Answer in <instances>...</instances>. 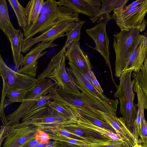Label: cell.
Wrapping results in <instances>:
<instances>
[{"label": "cell", "mask_w": 147, "mask_h": 147, "mask_svg": "<svg viewBox=\"0 0 147 147\" xmlns=\"http://www.w3.org/2000/svg\"><path fill=\"white\" fill-rule=\"evenodd\" d=\"M50 100H56L105 121L100 111L112 117H117L96 98L84 92L79 94L68 92L60 87L53 89L48 94Z\"/></svg>", "instance_id": "6da1fadb"}, {"label": "cell", "mask_w": 147, "mask_h": 147, "mask_svg": "<svg viewBox=\"0 0 147 147\" xmlns=\"http://www.w3.org/2000/svg\"><path fill=\"white\" fill-rule=\"evenodd\" d=\"M0 74L3 82L0 105V116L4 126L8 121L4 111V104L8 92L12 90L26 91L33 87L37 81L34 77L15 71L5 64L1 55L0 57Z\"/></svg>", "instance_id": "7a4b0ae2"}, {"label": "cell", "mask_w": 147, "mask_h": 147, "mask_svg": "<svg viewBox=\"0 0 147 147\" xmlns=\"http://www.w3.org/2000/svg\"><path fill=\"white\" fill-rule=\"evenodd\" d=\"M131 70L123 72L114 96L119 100V113L124 119L126 125L131 131L136 119L137 111L134 103L135 94L133 91L134 80H131Z\"/></svg>", "instance_id": "3957f363"}, {"label": "cell", "mask_w": 147, "mask_h": 147, "mask_svg": "<svg viewBox=\"0 0 147 147\" xmlns=\"http://www.w3.org/2000/svg\"><path fill=\"white\" fill-rule=\"evenodd\" d=\"M57 87L58 86L49 78L37 80L33 87L26 91L20 106L6 117L8 121L7 126L11 127L19 124L23 115L37 103L39 98L47 95Z\"/></svg>", "instance_id": "277c9868"}, {"label": "cell", "mask_w": 147, "mask_h": 147, "mask_svg": "<svg viewBox=\"0 0 147 147\" xmlns=\"http://www.w3.org/2000/svg\"><path fill=\"white\" fill-rule=\"evenodd\" d=\"M140 30L134 28L121 30L113 35V48L115 54V76L120 78L131 51L134 42L140 34Z\"/></svg>", "instance_id": "5b68a950"}, {"label": "cell", "mask_w": 147, "mask_h": 147, "mask_svg": "<svg viewBox=\"0 0 147 147\" xmlns=\"http://www.w3.org/2000/svg\"><path fill=\"white\" fill-rule=\"evenodd\" d=\"M113 12L112 18L121 30L134 28L139 29L140 32L145 30L147 22L144 19L147 13V0L136 7L127 9L123 8Z\"/></svg>", "instance_id": "8992f818"}, {"label": "cell", "mask_w": 147, "mask_h": 147, "mask_svg": "<svg viewBox=\"0 0 147 147\" xmlns=\"http://www.w3.org/2000/svg\"><path fill=\"white\" fill-rule=\"evenodd\" d=\"M79 14L74 12L69 17L59 22L40 35L23 41L22 52L27 53L34 44L38 42L54 41L58 38L67 36V33L80 20Z\"/></svg>", "instance_id": "52a82bcc"}, {"label": "cell", "mask_w": 147, "mask_h": 147, "mask_svg": "<svg viewBox=\"0 0 147 147\" xmlns=\"http://www.w3.org/2000/svg\"><path fill=\"white\" fill-rule=\"evenodd\" d=\"M69 119L64 115L49 107L39 112L30 119L22 122L13 126L15 128H20L32 125L37 129L50 133L57 127H61Z\"/></svg>", "instance_id": "ba28073f"}, {"label": "cell", "mask_w": 147, "mask_h": 147, "mask_svg": "<svg viewBox=\"0 0 147 147\" xmlns=\"http://www.w3.org/2000/svg\"><path fill=\"white\" fill-rule=\"evenodd\" d=\"M111 16H103L99 18L96 25L92 28L87 29L86 31L95 43L96 46L93 48L99 52L105 59L109 68L111 79L117 89L118 86L113 78L110 60L109 39L106 30L108 22L112 19Z\"/></svg>", "instance_id": "9c48e42d"}, {"label": "cell", "mask_w": 147, "mask_h": 147, "mask_svg": "<svg viewBox=\"0 0 147 147\" xmlns=\"http://www.w3.org/2000/svg\"><path fill=\"white\" fill-rule=\"evenodd\" d=\"M69 67L67 68L69 75L84 91L94 96L112 113L117 115L119 101L118 99H111L100 93L92 84L87 77L80 71L72 63L69 62Z\"/></svg>", "instance_id": "30bf717a"}, {"label": "cell", "mask_w": 147, "mask_h": 147, "mask_svg": "<svg viewBox=\"0 0 147 147\" xmlns=\"http://www.w3.org/2000/svg\"><path fill=\"white\" fill-rule=\"evenodd\" d=\"M60 6V11L58 13L40 14L36 21L24 32L23 41L33 37L38 32L41 34L43 33L59 22L67 18L75 12L65 7Z\"/></svg>", "instance_id": "8fae6325"}, {"label": "cell", "mask_w": 147, "mask_h": 147, "mask_svg": "<svg viewBox=\"0 0 147 147\" xmlns=\"http://www.w3.org/2000/svg\"><path fill=\"white\" fill-rule=\"evenodd\" d=\"M54 41H42L31 49L24 57L23 67L19 70L18 72L32 77L36 76L38 68L37 60L47 53V51L42 53L44 50L58 46L57 45L53 43Z\"/></svg>", "instance_id": "7c38bea8"}, {"label": "cell", "mask_w": 147, "mask_h": 147, "mask_svg": "<svg viewBox=\"0 0 147 147\" xmlns=\"http://www.w3.org/2000/svg\"><path fill=\"white\" fill-rule=\"evenodd\" d=\"M7 127L8 133L4 141L3 147H22L35 139L37 129L33 125H28L20 128Z\"/></svg>", "instance_id": "4fadbf2b"}, {"label": "cell", "mask_w": 147, "mask_h": 147, "mask_svg": "<svg viewBox=\"0 0 147 147\" xmlns=\"http://www.w3.org/2000/svg\"><path fill=\"white\" fill-rule=\"evenodd\" d=\"M65 52L59 65L46 78L53 81L59 87L72 93L80 94L84 91L75 83L68 73L65 67Z\"/></svg>", "instance_id": "5bb4252c"}, {"label": "cell", "mask_w": 147, "mask_h": 147, "mask_svg": "<svg viewBox=\"0 0 147 147\" xmlns=\"http://www.w3.org/2000/svg\"><path fill=\"white\" fill-rule=\"evenodd\" d=\"M147 57V37L140 34L136 39L123 72L129 70L139 71Z\"/></svg>", "instance_id": "9a60e30c"}, {"label": "cell", "mask_w": 147, "mask_h": 147, "mask_svg": "<svg viewBox=\"0 0 147 147\" xmlns=\"http://www.w3.org/2000/svg\"><path fill=\"white\" fill-rule=\"evenodd\" d=\"M59 6L65 7L72 11L94 18L99 13L101 7L100 0H61L55 1Z\"/></svg>", "instance_id": "2e32d148"}, {"label": "cell", "mask_w": 147, "mask_h": 147, "mask_svg": "<svg viewBox=\"0 0 147 147\" xmlns=\"http://www.w3.org/2000/svg\"><path fill=\"white\" fill-rule=\"evenodd\" d=\"M67 49L65 55L69 62L73 63L87 77L88 76L89 77L92 71V65L88 56L81 49L79 41L73 42Z\"/></svg>", "instance_id": "e0dca14e"}, {"label": "cell", "mask_w": 147, "mask_h": 147, "mask_svg": "<svg viewBox=\"0 0 147 147\" xmlns=\"http://www.w3.org/2000/svg\"><path fill=\"white\" fill-rule=\"evenodd\" d=\"M4 33L10 42L13 61L16 68L19 70L23 67L24 56L21 52L24 32L20 28L15 29L11 24L7 26Z\"/></svg>", "instance_id": "ac0fdd59"}, {"label": "cell", "mask_w": 147, "mask_h": 147, "mask_svg": "<svg viewBox=\"0 0 147 147\" xmlns=\"http://www.w3.org/2000/svg\"><path fill=\"white\" fill-rule=\"evenodd\" d=\"M105 122L110 125L117 134H120L132 147L138 142L133 135L132 132L128 129L124 119L123 117H112L100 111Z\"/></svg>", "instance_id": "d6986e66"}, {"label": "cell", "mask_w": 147, "mask_h": 147, "mask_svg": "<svg viewBox=\"0 0 147 147\" xmlns=\"http://www.w3.org/2000/svg\"><path fill=\"white\" fill-rule=\"evenodd\" d=\"M72 120L79 126L86 128L91 132L103 135L109 140L121 141L128 144L130 147L128 142L120 134L98 126L80 115L76 119Z\"/></svg>", "instance_id": "ffe728a7"}, {"label": "cell", "mask_w": 147, "mask_h": 147, "mask_svg": "<svg viewBox=\"0 0 147 147\" xmlns=\"http://www.w3.org/2000/svg\"><path fill=\"white\" fill-rule=\"evenodd\" d=\"M61 127L73 134L82 138L90 143L109 140L103 135L91 132L86 128L79 126L71 119L66 121Z\"/></svg>", "instance_id": "44dd1931"}, {"label": "cell", "mask_w": 147, "mask_h": 147, "mask_svg": "<svg viewBox=\"0 0 147 147\" xmlns=\"http://www.w3.org/2000/svg\"><path fill=\"white\" fill-rule=\"evenodd\" d=\"M101 5L99 13L94 18L90 19L92 22H97L100 18L103 16H110L112 11L123 8L129 1L128 0H101Z\"/></svg>", "instance_id": "7402d4cb"}, {"label": "cell", "mask_w": 147, "mask_h": 147, "mask_svg": "<svg viewBox=\"0 0 147 147\" xmlns=\"http://www.w3.org/2000/svg\"><path fill=\"white\" fill-rule=\"evenodd\" d=\"M44 1L43 0H32L28 3L25 7L27 16V30L38 20Z\"/></svg>", "instance_id": "603a6c76"}, {"label": "cell", "mask_w": 147, "mask_h": 147, "mask_svg": "<svg viewBox=\"0 0 147 147\" xmlns=\"http://www.w3.org/2000/svg\"><path fill=\"white\" fill-rule=\"evenodd\" d=\"M49 107L64 115L69 119H76L80 115L78 110L57 100H50Z\"/></svg>", "instance_id": "cb8c5ba5"}, {"label": "cell", "mask_w": 147, "mask_h": 147, "mask_svg": "<svg viewBox=\"0 0 147 147\" xmlns=\"http://www.w3.org/2000/svg\"><path fill=\"white\" fill-rule=\"evenodd\" d=\"M16 16L18 24L25 32L27 28V16L25 7L22 6L17 0H8Z\"/></svg>", "instance_id": "d4e9b609"}, {"label": "cell", "mask_w": 147, "mask_h": 147, "mask_svg": "<svg viewBox=\"0 0 147 147\" xmlns=\"http://www.w3.org/2000/svg\"><path fill=\"white\" fill-rule=\"evenodd\" d=\"M50 100L48 94L40 97L37 103L23 115L21 122L30 119L39 112L48 107Z\"/></svg>", "instance_id": "484cf974"}, {"label": "cell", "mask_w": 147, "mask_h": 147, "mask_svg": "<svg viewBox=\"0 0 147 147\" xmlns=\"http://www.w3.org/2000/svg\"><path fill=\"white\" fill-rule=\"evenodd\" d=\"M85 21L80 20L77 22L72 28L67 33L66 41L61 49L65 51L67 47L71 43L74 41H79L80 36L81 30Z\"/></svg>", "instance_id": "4316f807"}, {"label": "cell", "mask_w": 147, "mask_h": 147, "mask_svg": "<svg viewBox=\"0 0 147 147\" xmlns=\"http://www.w3.org/2000/svg\"><path fill=\"white\" fill-rule=\"evenodd\" d=\"M131 77L137 82L147 96V57L140 70L133 72Z\"/></svg>", "instance_id": "83f0119b"}, {"label": "cell", "mask_w": 147, "mask_h": 147, "mask_svg": "<svg viewBox=\"0 0 147 147\" xmlns=\"http://www.w3.org/2000/svg\"><path fill=\"white\" fill-rule=\"evenodd\" d=\"M65 51L61 50L56 55L52 57L46 68L38 76L37 80L46 78L52 73L59 65L62 56Z\"/></svg>", "instance_id": "f1b7e54d"}, {"label": "cell", "mask_w": 147, "mask_h": 147, "mask_svg": "<svg viewBox=\"0 0 147 147\" xmlns=\"http://www.w3.org/2000/svg\"><path fill=\"white\" fill-rule=\"evenodd\" d=\"M11 24L6 1L5 0H0V29L4 33L7 26Z\"/></svg>", "instance_id": "f546056e"}, {"label": "cell", "mask_w": 147, "mask_h": 147, "mask_svg": "<svg viewBox=\"0 0 147 147\" xmlns=\"http://www.w3.org/2000/svg\"><path fill=\"white\" fill-rule=\"evenodd\" d=\"M26 92V91L20 90H12L9 91L6 96L7 99L5 100L4 108L13 103L22 102L24 99Z\"/></svg>", "instance_id": "4dcf8cb0"}, {"label": "cell", "mask_w": 147, "mask_h": 147, "mask_svg": "<svg viewBox=\"0 0 147 147\" xmlns=\"http://www.w3.org/2000/svg\"><path fill=\"white\" fill-rule=\"evenodd\" d=\"M85 147H130L128 144L118 140H109L89 143Z\"/></svg>", "instance_id": "1f68e13d"}, {"label": "cell", "mask_w": 147, "mask_h": 147, "mask_svg": "<svg viewBox=\"0 0 147 147\" xmlns=\"http://www.w3.org/2000/svg\"><path fill=\"white\" fill-rule=\"evenodd\" d=\"M47 133L49 135L50 139L75 144L82 147H85L90 143L89 142L86 140L72 139L59 134Z\"/></svg>", "instance_id": "d6a6232c"}, {"label": "cell", "mask_w": 147, "mask_h": 147, "mask_svg": "<svg viewBox=\"0 0 147 147\" xmlns=\"http://www.w3.org/2000/svg\"><path fill=\"white\" fill-rule=\"evenodd\" d=\"M78 111L79 114L81 116L92 123L98 126L111 131L117 134L113 128L106 122L92 117L79 110H78Z\"/></svg>", "instance_id": "836d02e7"}, {"label": "cell", "mask_w": 147, "mask_h": 147, "mask_svg": "<svg viewBox=\"0 0 147 147\" xmlns=\"http://www.w3.org/2000/svg\"><path fill=\"white\" fill-rule=\"evenodd\" d=\"M60 11V6L57 5L55 1L47 0L44 1L40 14L47 13H57Z\"/></svg>", "instance_id": "e575fe53"}, {"label": "cell", "mask_w": 147, "mask_h": 147, "mask_svg": "<svg viewBox=\"0 0 147 147\" xmlns=\"http://www.w3.org/2000/svg\"><path fill=\"white\" fill-rule=\"evenodd\" d=\"M35 139L39 141L40 143L46 144L50 141L49 135L46 132L39 129H37L35 135Z\"/></svg>", "instance_id": "d590c367"}, {"label": "cell", "mask_w": 147, "mask_h": 147, "mask_svg": "<svg viewBox=\"0 0 147 147\" xmlns=\"http://www.w3.org/2000/svg\"><path fill=\"white\" fill-rule=\"evenodd\" d=\"M89 79V80L90 82L95 87L98 91L101 93L103 94V91L97 80L94 73L92 71H91Z\"/></svg>", "instance_id": "8d00e7d4"}, {"label": "cell", "mask_w": 147, "mask_h": 147, "mask_svg": "<svg viewBox=\"0 0 147 147\" xmlns=\"http://www.w3.org/2000/svg\"><path fill=\"white\" fill-rule=\"evenodd\" d=\"M53 147H82L77 145L65 142L54 140Z\"/></svg>", "instance_id": "74e56055"}, {"label": "cell", "mask_w": 147, "mask_h": 147, "mask_svg": "<svg viewBox=\"0 0 147 147\" xmlns=\"http://www.w3.org/2000/svg\"><path fill=\"white\" fill-rule=\"evenodd\" d=\"M8 133V130L7 126L1 125L0 131V145L1 146L2 142L7 137Z\"/></svg>", "instance_id": "f35d334b"}, {"label": "cell", "mask_w": 147, "mask_h": 147, "mask_svg": "<svg viewBox=\"0 0 147 147\" xmlns=\"http://www.w3.org/2000/svg\"><path fill=\"white\" fill-rule=\"evenodd\" d=\"M145 0H138L133 2L130 4L125 6L123 7L125 9H128L129 8L136 7L143 3Z\"/></svg>", "instance_id": "ab89813d"}, {"label": "cell", "mask_w": 147, "mask_h": 147, "mask_svg": "<svg viewBox=\"0 0 147 147\" xmlns=\"http://www.w3.org/2000/svg\"><path fill=\"white\" fill-rule=\"evenodd\" d=\"M33 147H53V141L45 144L39 143Z\"/></svg>", "instance_id": "60d3db41"}, {"label": "cell", "mask_w": 147, "mask_h": 147, "mask_svg": "<svg viewBox=\"0 0 147 147\" xmlns=\"http://www.w3.org/2000/svg\"><path fill=\"white\" fill-rule=\"evenodd\" d=\"M39 143H40V142L39 141L35 139L22 147H33Z\"/></svg>", "instance_id": "b9f144b4"}, {"label": "cell", "mask_w": 147, "mask_h": 147, "mask_svg": "<svg viewBox=\"0 0 147 147\" xmlns=\"http://www.w3.org/2000/svg\"><path fill=\"white\" fill-rule=\"evenodd\" d=\"M138 144H140L142 147H147V143H142L138 141Z\"/></svg>", "instance_id": "7bdbcfd3"}, {"label": "cell", "mask_w": 147, "mask_h": 147, "mask_svg": "<svg viewBox=\"0 0 147 147\" xmlns=\"http://www.w3.org/2000/svg\"><path fill=\"white\" fill-rule=\"evenodd\" d=\"M132 147H142V146L140 144H136Z\"/></svg>", "instance_id": "ee69618b"}, {"label": "cell", "mask_w": 147, "mask_h": 147, "mask_svg": "<svg viewBox=\"0 0 147 147\" xmlns=\"http://www.w3.org/2000/svg\"><path fill=\"white\" fill-rule=\"evenodd\" d=\"M145 34H146L147 35V31H146V32L145 33Z\"/></svg>", "instance_id": "f6af8a7d"}]
</instances>
